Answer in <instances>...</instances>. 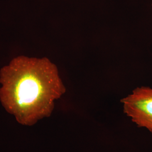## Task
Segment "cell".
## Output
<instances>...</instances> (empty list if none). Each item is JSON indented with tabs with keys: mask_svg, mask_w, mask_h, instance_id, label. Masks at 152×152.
<instances>
[{
	"mask_svg": "<svg viewBox=\"0 0 152 152\" xmlns=\"http://www.w3.org/2000/svg\"><path fill=\"white\" fill-rule=\"evenodd\" d=\"M0 101L22 125L50 116L66 88L58 68L47 58L19 56L0 70Z\"/></svg>",
	"mask_w": 152,
	"mask_h": 152,
	"instance_id": "obj_1",
	"label": "cell"
},
{
	"mask_svg": "<svg viewBox=\"0 0 152 152\" xmlns=\"http://www.w3.org/2000/svg\"><path fill=\"white\" fill-rule=\"evenodd\" d=\"M121 102L124 113L131 121L152 134V88L137 87Z\"/></svg>",
	"mask_w": 152,
	"mask_h": 152,
	"instance_id": "obj_2",
	"label": "cell"
}]
</instances>
